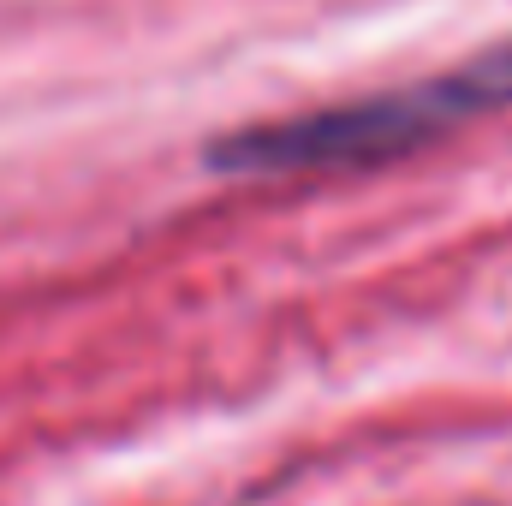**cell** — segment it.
Instances as JSON below:
<instances>
[{
    "instance_id": "cell-1",
    "label": "cell",
    "mask_w": 512,
    "mask_h": 506,
    "mask_svg": "<svg viewBox=\"0 0 512 506\" xmlns=\"http://www.w3.org/2000/svg\"><path fill=\"white\" fill-rule=\"evenodd\" d=\"M512 102V42L441 72L405 90H382L364 102H340V108H316V114H292V120H268L221 137L209 149V167L221 173H328V167H370L387 155H405L447 126L507 108Z\"/></svg>"
}]
</instances>
